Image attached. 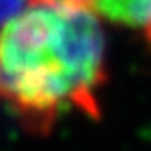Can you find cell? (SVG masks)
I'll return each mask as SVG.
<instances>
[{
  "mask_svg": "<svg viewBox=\"0 0 151 151\" xmlns=\"http://www.w3.org/2000/svg\"><path fill=\"white\" fill-rule=\"evenodd\" d=\"M33 0H0V29L20 15Z\"/></svg>",
  "mask_w": 151,
  "mask_h": 151,
  "instance_id": "7a4b0ae2",
  "label": "cell"
},
{
  "mask_svg": "<svg viewBox=\"0 0 151 151\" xmlns=\"http://www.w3.org/2000/svg\"><path fill=\"white\" fill-rule=\"evenodd\" d=\"M51 2H58V4H69V6H78V7H89L91 0H51ZM91 9V7H89Z\"/></svg>",
  "mask_w": 151,
  "mask_h": 151,
  "instance_id": "3957f363",
  "label": "cell"
},
{
  "mask_svg": "<svg viewBox=\"0 0 151 151\" xmlns=\"http://www.w3.org/2000/svg\"><path fill=\"white\" fill-rule=\"evenodd\" d=\"M106 37L89 7L33 0L0 29V106L29 133L62 116L100 115Z\"/></svg>",
  "mask_w": 151,
  "mask_h": 151,
  "instance_id": "6da1fadb",
  "label": "cell"
},
{
  "mask_svg": "<svg viewBox=\"0 0 151 151\" xmlns=\"http://www.w3.org/2000/svg\"><path fill=\"white\" fill-rule=\"evenodd\" d=\"M140 33H142V35L146 37V40L149 42V46H151V17H149V20H147V24L144 26V29L140 31Z\"/></svg>",
  "mask_w": 151,
  "mask_h": 151,
  "instance_id": "277c9868",
  "label": "cell"
}]
</instances>
